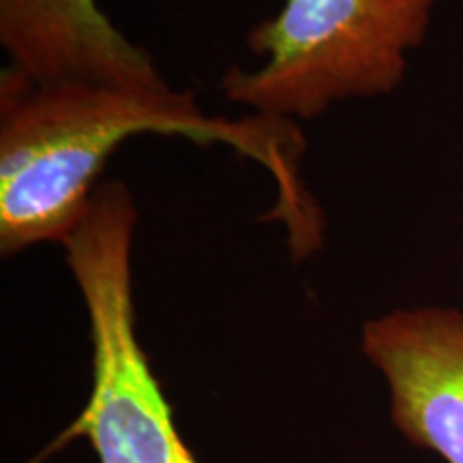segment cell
Segmentation results:
<instances>
[{"label":"cell","instance_id":"cell-5","mask_svg":"<svg viewBox=\"0 0 463 463\" xmlns=\"http://www.w3.org/2000/svg\"><path fill=\"white\" fill-rule=\"evenodd\" d=\"M9 69L31 82H90L161 92L153 56L112 24L97 0H0Z\"/></svg>","mask_w":463,"mask_h":463},{"label":"cell","instance_id":"cell-3","mask_svg":"<svg viewBox=\"0 0 463 463\" xmlns=\"http://www.w3.org/2000/svg\"><path fill=\"white\" fill-rule=\"evenodd\" d=\"M438 0H283L247 34L260 65L230 67L225 99L279 123L391 95L430 31Z\"/></svg>","mask_w":463,"mask_h":463},{"label":"cell","instance_id":"cell-4","mask_svg":"<svg viewBox=\"0 0 463 463\" xmlns=\"http://www.w3.org/2000/svg\"><path fill=\"white\" fill-rule=\"evenodd\" d=\"M363 354L384 375L391 419L414 447L463 463V309H392L363 326Z\"/></svg>","mask_w":463,"mask_h":463},{"label":"cell","instance_id":"cell-1","mask_svg":"<svg viewBox=\"0 0 463 463\" xmlns=\"http://www.w3.org/2000/svg\"><path fill=\"white\" fill-rule=\"evenodd\" d=\"M142 133L223 142L275 178L292 245H309L316 225L297 172L300 140L292 123L211 118L191 92L129 90L90 82H31L0 75V253L67 239L99 187L114 150ZM314 236V234H311Z\"/></svg>","mask_w":463,"mask_h":463},{"label":"cell","instance_id":"cell-2","mask_svg":"<svg viewBox=\"0 0 463 463\" xmlns=\"http://www.w3.org/2000/svg\"><path fill=\"white\" fill-rule=\"evenodd\" d=\"M137 204L125 183H101L62 241L90 322L92 391L82 414L33 461L89 438L99 463H198L136 333L133 239Z\"/></svg>","mask_w":463,"mask_h":463}]
</instances>
